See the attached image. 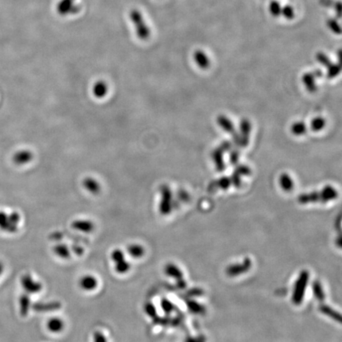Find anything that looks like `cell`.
<instances>
[{
	"mask_svg": "<svg viewBox=\"0 0 342 342\" xmlns=\"http://www.w3.org/2000/svg\"><path fill=\"white\" fill-rule=\"evenodd\" d=\"M292 131L293 134L296 136H302L307 132V125L304 122L299 121L292 125Z\"/></svg>",
	"mask_w": 342,
	"mask_h": 342,
	"instance_id": "cell-24",
	"label": "cell"
},
{
	"mask_svg": "<svg viewBox=\"0 0 342 342\" xmlns=\"http://www.w3.org/2000/svg\"><path fill=\"white\" fill-rule=\"evenodd\" d=\"M129 17L132 22L134 24L136 33L139 39L145 40L149 38L151 35L150 29L145 22L141 12L137 9H133L129 13Z\"/></svg>",
	"mask_w": 342,
	"mask_h": 342,
	"instance_id": "cell-2",
	"label": "cell"
},
{
	"mask_svg": "<svg viewBox=\"0 0 342 342\" xmlns=\"http://www.w3.org/2000/svg\"><path fill=\"white\" fill-rule=\"evenodd\" d=\"M93 342H107L106 336L103 333L97 331L93 335Z\"/></svg>",
	"mask_w": 342,
	"mask_h": 342,
	"instance_id": "cell-35",
	"label": "cell"
},
{
	"mask_svg": "<svg viewBox=\"0 0 342 342\" xmlns=\"http://www.w3.org/2000/svg\"><path fill=\"white\" fill-rule=\"evenodd\" d=\"M111 259L114 263L121 262L125 259V253L120 249H115L111 253Z\"/></svg>",
	"mask_w": 342,
	"mask_h": 342,
	"instance_id": "cell-30",
	"label": "cell"
},
{
	"mask_svg": "<svg viewBox=\"0 0 342 342\" xmlns=\"http://www.w3.org/2000/svg\"><path fill=\"white\" fill-rule=\"evenodd\" d=\"M21 286L28 294H37L42 289V285L35 281L29 274H25L21 279Z\"/></svg>",
	"mask_w": 342,
	"mask_h": 342,
	"instance_id": "cell-5",
	"label": "cell"
},
{
	"mask_svg": "<svg viewBox=\"0 0 342 342\" xmlns=\"http://www.w3.org/2000/svg\"><path fill=\"white\" fill-rule=\"evenodd\" d=\"M188 309L190 310L191 312L193 313H201L204 310V308L200 306L198 303L194 302V301H189L187 303Z\"/></svg>",
	"mask_w": 342,
	"mask_h": 342,
	"instance_id": "cell-33",
	"label": "cell"
},
{
	"mask_svg": "<svg viewBox=\"0 0 342 342\" xmlns=\"http://www.w3.org/2000/svg\"><path fill=\"white\" fill-rule=\"evenodd\" d=\"M144 310H145L147 316H149L152 319H154L157 316V310H156V306L152 303H146L144 306Z\"/></svg>",
	"mask_w": 342,
	"mask_h": 342,
	"instance_id": "cell-27",
	"label": "cell"
},
{
	"mask_svg": "<svg viewBox=\"0 0 342 342\" xmlns=\"http://www.w3.org/2000/svg\"><path fill=\"white\" fill-rule=\"evenodd\" d=\"M61 308V304L58 301L48 303H36L33 304V309L37 312H56Z\"/></svg>",
	"mask_w": 342,
	"mask_h": 342,
	"instance_id": "cell-8",
	"label": "cell"
},
{
	"mask_svg": "<svg viewBox=\"0 0 342 342\" xmlns=\"http://www.w3.org/2000/svg\"><path fill=\"white\" fill-rule=\"evenodd\" d=\"M115 270L119 274H125L131 269V265L128 262L127 260L124 259L121 262L115 263Z\"/></svg>",
	"mask_w": 342,
	"mask_h": 342,
	"instance_id": "cell-21",
	"label": "cell"
},
{
	"mask_svg": "<svg viewBox=\"0 0 342 342\" xmlns=\"http://www.w3.org/2000/svg\"><path fill=\"white\" fill-rule=\"evenodd\" d=\"M193 59H194L196 64H197L200 68L205 69L208 68L210 65V60L208 56L206 55L205 52L201 50H197L193 54Z\"/></svg>",
	"mask_w": 342,
	"mask_h": 342,
	"instance_id": "cell-12",
	"label": "cell"
},
{
	"mask_svg": "<svg viewBox=\"0 0 342 342\" xmlns=\"http://www.w3.org/2000/svg\"><path fill=\"white\" fill-rule=\"evenodd\" d=\"M281 9H282V6H281V2L277 0H272L269 2V12L273 17H278L281 15Z\"/></svg>",
	"mask_w": 342,
	"mask_h": 342,
	"instance_id": "cell-22",
	"label": "cell"
},
{
	"mask_svg": "<svg viewBox=\"0 0 342 342\" xmlns=\"http://www.w3.org/2000/svg\"><path fill=\"white\" fill-rule=\"evenodd\" d=\"M316 59L320 62L323 65L326 66L327 67H329L333 63H331V60H330L329 57L326 55L325 53H323V52H319L316 56Z\"/></svg>",
	"mask_w": 342,
	"mask_h": 342,
	"instance_id": "cell-32",
	"label": "cell"
},
{
	"mask_svg": "<svg viewBox=\"0 0 342 342\" xmlns=\"http://www.w3.org/2000/svg\"><path fill=\"white\" fill-rule=\"evenodd\" d=\"M2 271H3V265L2 262H0V275L2 274Z\"/></svg>",
	"mask_w": 342,
	"mask_h": 342,
	"instance_id": "cell-38",
	"label": "cell"
},
{
	"mask_svg": "<svg viewBox=\"0 0 342 342\" xmlns=\"http://www.w3.org/2000/svg\"><path fill=\"white\" fill-rule=\"evenodd\" d=\"M47 328L48 331L53 334H58L63 331L64 328V323L60 318L55 317L48 320L47 323Z\"/></svg>",
	"mask_w": 342,
	"mask_h": 342,
	"instance_id": "cell-11",
	"label": "cell"
},
{
	"mask_svg": "<svg viewBox=\"0 0 342 342\" xmlns=\"http://www.w3.org/2000/svg\"><path fill=\"white\" fill-rule=\"evenodd\" d=\"M79 284V287L83 290L91 292V291H94V289H97L98 281L96 277L88 274V275H85L83 277H81Z\"/></svg>",
	"mask_w": 342,
	"mask_h": 342,
	"instance_id": "cell-7",
	"label": "cell"
},
{
	"mask_svg": "<svg viewBox=\"0 0 342 342\" xmlns=\"http://www.w3.org/2000/svg\"><path fill=\"white\" fill-rule=\"evenodd\" d=\"M325 125V119L321 118V117H318V118H314L313 121H312V129H313L314 131H321L322 129H324Z\"/></svg>",
	"mask_w": 342,
	"mask_h": 342,
	"instance_id": "cell-25",
	"label": "cell"
},
{
	"mask_svg": "<svg viewBox=\"0 0 342 342\" xmlns=\"http://www.w3.org/2000/svg\"><path fill=\"white\" fill-rule=\"evenodd\" d=\"M165 273L168 277L174 278L177 281L183 279V273L181 269H179L177 265L173 263H169L166 265Z\"/></svg>",
	"mask_w": 342,
	"mask_h": 342,
	"instance_id": "cell-13",
	"label": "cell"
},
{
	"mask_svg": "<svg viewBox=\"0 0 342 342\" xmlns=\"http://www.w3.org/2000/svg\"><path fill=\"white\" fill-rule=\"evenodd\" d=\"M171 210V194L168 191L166 190L164 193V197L162 200L161 204H160V211L164 215H167V214L169 213Z\"/></svg>",
	"mask_w": 342,
	"mask_h": 342,
	"instance_id": "cell-19",
	"label": "cell"
},
{
	"mask_svg": "<svg viewBox=\"0 0 342 342\" xmlns=\"http://www.w3.org/2000/svg\"><path fill=\"white\" fill-rule=\"evenodd\" d=\"M338 196V192L332 186H327L321 192H312L309 194H303L299 197L301 204H308L310 202H327L334 200Z\"/></svg>",
	"mask_w": 342,
	"mask_h": 342,
	"instance_id": "cell-1",
	"label": "cell"
},
{
	"mask_svg": "<svg viewBox=\"0 0 342 342\" xmlns=\"http://www.w3.org/2000/svg\"><path fill=\"white\" fill-rule=\"evenodd\" d=\"M320 311L323 312L326 316H329L331 319H335V321H338L339 323L342 322V317H341L340 313L336 312L335 310L331 308L328 306L323 305L320 308Z\"/></svg>",
	"mask_w": 342,
	"mask_h": 342,
	"instance_id": "cell-20",
	"label": "cell"
},
{
	"mask_svg": "<svg viewBox=\"0 0 342 342\" xmlns=\"http://www.w3.org/2000/svg\"><path fill=\"white\" fill-rule=\"evenodd\" d=\"M127 250L129 255L133 258H141L145 254V249L144 248V246L137 243L129 245Z\"/></svg>",
	"mask_w": 342,
	"mask_h": 342,
	"instance_id": "cell-15",
	"label": "cell"
},
{
	"mask_svg": "<svg viewBox=\"0 0 342 342\" xmlns=\"http://www.w3.org/2000/svg\"><path fill=\"white\" fill-rule=\"evenodd\" d=\"M161 308L166 314H171L174 310V305L168 299H164L161 301Z\"/></svg>",
	"mask_w": 342,
	"mask_h": 342,
	"instance_id": "cell-29",
	"label": "cell"
},
{
	"mask_svg": "<svg viewBox=\"0 0 342 342\" xmlns=\"http://www.w3.org/2000/svg\"><path fill=\"white\" fill-rule=\"evenodd\" d=\"M31 303L29 294L25 293L21 295L19 298L20 314L21 316H26L29 313Z\"/></svg>",
	"mask_w": 342,
	"mask_h": 342,
	"instance_id": "cell-14",
	"label": "cell"
},
{
	"mask_svg": "<svg viewBox=\"0 0 342 342\" xmlns=\"http://www.w3.org/2000/svg\"><path fill=\"white\" fill-rule=\"evenodd\" d=\"M0 229L7 232H16L17 230V225L10 221V217L6 214L0 212Z\"/></svg>",
	"mask_w": 342,
	"mask_h": 342,
	"instance_id": "cell-10",
	"label": "cell"
},
{
	"mask_svg": "<svg viewBox=\"0 0 342 342\" xmlns=\"http://www.w3.org/2000/svg\"><path fill=\"white\" fill-rule=\"evenodd\" d=\"M57 13L62 16L75 14L81 10V6L75 3V0H60L56 6Z\"/></svg>",
	"mask_w": 342,
	"mask_h": 342,
	"instance_id": "cell-4",
	"label": "cell"
},
{
	"mask_svg": "<svg viewBox=\"0 0 342 342\" xmlns=\"http://www.w3.org/2000/svg\"><path fill=\"white\" fill-rule=\"evenodd\" d=\"M280 184L285 191H291L294 187V181L288 173H283L280 178Z\"/></svg>",
	"mask_w": 342,
	"mask_h": 342,
	"instance_id": "cell-18",
	"label": "cell"
},
{
	"mask_svg": "<svg viewBox=\"0 0 342 342\" xmlns=\"http://www.w3.org/2000/svg\"><path fill=\"white\" fill-rule=\"evenodd\" d=\"M72 250L75 254H78V255H82L84 252L83 247L79 246H72Z\"/></svg>",
	"mask_w": 342,
	"mask_h": 342,
	"instance_id": "cell-37",
	"label": "cell"
},
{
	"mask_svg": "<svg viewBox=\"0 0 342 342\" xmlns=\"http://www.w3.org/2000/svg\"><path fill=\"white\" fill-rule=\"evenodd\" d=\"M327 26L332 31L333 33H337V34H340L341 26L339 25V22L335 18H331V19L328 20L327 21Z\"/></svg>",
	"mask_w": 342,
	"mask_h": 342,
	"instance_id": "cell-28",
	"label": "cell"
},
{
	"mask_svg": "<svg viewBox=\"0 0 342 342\" xmlns=\"http://www.w3.org/2000/svg\"><path fill=\"white\" fill-rule=\"evenodd\" d=\"M309 281V273L308 271H303L299 276L295 285L294 292L292 295V301L296 305H300L304 300L306 289Z\"/></svg>",
	"mask_w": 342,
	"mask_h": 342,
	"instance_id": "cell-3",
	"label": "cell"
},
{
	"mask_svg": "<svg viewBox=\"0 0 342 342\" xmlns=\"http://www.w3.org/2000/svg\"><path fill=\"white\" fill-rule=\"evenodd\" d=\"M328 68V77H335L340 72L341 67L339 64H332Z\"/></svg>",
	"mask_w": 342,
	"mask_h": 342,
	"instance_id": "cell-34",
	"label": "cell"
},
{
	"mask_svg": "<svg viewBox=\"0 0 342 342\" xmlns=\"http://www.w3.org/2000/svg\"><path fill=\"white\" fill-rule=\"evenodd\" d=\"M218 123L224 129L225 131L228 132V133H233L234 132V128H233L232 122L231 120L226 118L224 116H220L218 118Z\"/></svg>",
	"mask_w": 342,
	"mask_h": 342,
	"instance_id": "cell-23",
	"label": "cell"
},
{
	"mask_svg": "<svg viewBox=\"0 0 342 342\" xmlns=\"http://www.w3.org/2000/svg\"><path fill=\"white\" fill-rule=\"evenodd\" d=\"M53 252L56 256L59 258H63V259H67L70 258L71 256V251L69 248L67 247V245L64 243H59L54 246Z\"/></svg>",
	"mask_w": 342,
	"mask_h": 342,
	"instance_id": "cell-16",
	"label": "cell"
},
{
	"mask_svg": "<svg viewBox=\"0 0 342 342\" xmlns=\"http://www.w3.org/2000/svg\"><path fill=\"white\" fill-rule=\"evenodd\" d=\"M281 15L284 16L286 19H293L295 17L294 8L292 7L290 5H285L281 9Z\"/></svg>",
	"mask_w": 342,
	"mask_h": 342,
	"instance_id": "cell-26",
	"label": "cell"
},
{
	"mask_svg": "<svg viewBox=\"0 0 342 342\" xmlns=\"http://www.w3.org/2000/svg\"><path fill=\"white\" fill-rule=\"evenodd\" d=\"M313 289L314 293L316 295L318 300H324V299H325V294H324V292H323V288H322L321 285H320L319 282H316L314 284Z\"/></svg>",
	"mask_w": 342,
	"mask_h": 342,
	"instance_id": "cell-31",
	"label": "cell"
},
{
	"mask_svg": "<svg viewBox=\"0 0 342 342\" xmlns=\"http://www.w3.org/2000/svg\"><path fill=\"white\" fill-rule=\"evenodd\" d=\"M250 267H251V262L247 258V259H245L242 263L230 265L227 269V274L230 277H236L248 271Z\"/></svg>",
	"mask_w": 342,
	"mask_h": 342,
	"instance_id": "cell-6",
	"label": "cell"
},
{
	"mask_svg": "<svg viewBox=\"0 0 342 342\" xmlns=\"http://www.w3.org/2000/svg\"><path fill=\"white\" fill-rule=\"evenodd\" d=\"M71 227L74 230L80 231L83 233H91L94 231V225L90 220H84V219H79L75 220L71 223Z\"/></svg>",
	"mask_w": 342,
	"mask_h": 342,
	"instance_id": "cell-9",
	"label": "cell"
},
{
	"mask_svg": "<svg viewBox=\"0 0 342 342\" xmlns=\"http://www.w3.org/2000/svg\"><path fill=\"white\" fill-rule=\"evenodd\" d=\"M316 75L314 73H307L303 76V82L305 84L306 88L310 92H314L316 91Z\"/></svg>",
	"mask_w": 342,
	"mask_h": 342,
	"instance_id": "cell-17",
	"label": "cell"
},
{
	"mask_svg": "<svg viewBox=\"0 0 342 342\" xmlns=\"http://www.w3.org/2000/svg\"><path fill=\"white\" fill-rule=\"evenodd\" d=\"M106 91V87H105L103 83L98 84L96 87H95V94H96L98 96H102Z\"/></svg>",
	"mask_w": 342,
	"mask_h": 342,
	"instance_id": "cell-36",
	"label": "cell"
}]
</instances>
